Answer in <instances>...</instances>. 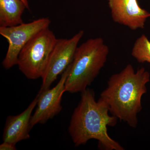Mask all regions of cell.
Segmentation results:
<instances>
[{"mask_svg": "<svg viewBox=\"0 0 150 150\" xmlns=\"http://www.w3.org/2000/svg\"><path fill=\"white\" fill-rule=\"evenodd\" d=\"M83 34V30H80L69 39H58L42 78L43 82L38 93L50 88L59 75L71 64L78 44Z\"/></svg>", "mask_w": 150, "mask_h": 150, "instance_id": "8992f818", "label": "cell"}, {"mask_svg": "<svg viewBox=\"0 0 150 150\" xmlns=\"http://www.w3.org/2000/svg\"><path fill=\"white\" fill-rule=\"evenodd\" d=\"M58 38L49 28L38 33L23 48L17 65L28 79L42 78Z\"/></svg>", "mask_w": 150, "mask_h": 150, "instance_id": "277c9868", "label": "cell"}, {"mask_svg": "<svg viewBox=\"0 0 150 150\" xmlns=\"http://www.w3.org/2000/svg\"><path fill=\"white\" fill-rule=\"evenodd\" d=\"M109 52L101 37L90 38L78 46L65 83L66 92L81 93L87 88L104 67Z\"/></svg>", "mask_w": 150, "mask_h": 150, "instance_id": "3957f363", "label": "cell"}, {"mask_svg": "<svg viewBox=\"0 0 150 150\" xmlns=\"http://www.w3.org/2000/svg\"><path fill=\"white\" fill-rule=\"evenodd\" d=\"M25 4L21 0H0V27H11L23 23L22 16Z\"/></svg>", "mask_w": 150, "mask_h": 150, "instance_id": "30bf717a", "label": "cell"}, {"mask_svg": "<svg viewBox=\"0 0 150 150\" xmlns=\"http://www.w3.org/2000/svg\"><path fill=\"white\" fill-rule=\"evenodd\" d=\"M71 68V64L62 74V76L56 86L41 93H38L37 106L30 120L32 128L38 123H44L62 109L61 105L62 97L66 91L65 83Z\"/></svg>", "mask_w": 150, "mask_h": 150, "instance_id": "52a82bcc", "label": "cell"}, {"mask_svg": "<svg viewBox=\"0 0 150 150\" xmlns=\"http://www.w3.org/2000/svg\"><path fill=\"white\" fill-rule=\"evenodd\" d=\"M114 22L136 30L144 28L150 13L139 5L138 0H107Z\"/></svg>", "mask_w": 150, "mask_h": 150, "instance_id": "ba28073f", "label": "cell"}, {"mask_svg": "<svg viewBox=\"0 0 150 150\" xmlns=\"http://www.w3.org/2000/svg\"><path fill=\"white\" fill-rule=\"evenodd\" d=\"M106 103L100 99L96 101L92 90L81 93L80 101L73 112L69 131L76 146L84 145L91 139L97 140L100 146L107 150H124L108 133V127L114 126L118 118L109 115Z\"/></svg>", "mask_w": 150, "mask_h": 150, "instance_id": "6da1fadb", "label": "cell"}, {"mask_svg": "<svg viewBox=\"0 0 150 150\" xmlns=\"http://www.w3.org/2000/svg\"><path fill=\"white\" fill-rule=\"evenodd\" d=\"M15 145L4 142L0 145V150H16Z\"/></svg>", "mask_w": 150, "mask_h": 150, "instance_id": "7c38bea8", "label": "cell"}, {"mask_svg": "<svg viewBox=\"0 0 150 150\" xmlns=\"http://www.w3.org/2000/svg\"><path fill=\"white\" fill-rule=\"evenodd\" d=\"M38 96L24 111L14 116H8L6 119L4 134L3 142L16 145L17 143L29 139L31 113L37 105Z\"/></svg>", "mask_w": 150, "mask_h": 150, "instance_id": "9c48e42d", "label": "cell"}, {"mask_svg": "<svg viewBox=\"0 0 150 150\" xmlns=\"http://www.w3.org/2000/svg\"><path fill=\"white\" fill-rule=\"evenodd\" d=\"M48 18H42L28 23L11 27H0V34L7 40L8 48L2 62L3 67L9 69L17 65L19 54L23 48L38 33L49 28Z\"/></svg>", "mask_w": 150, "mask_h": 150, "instance_id": "5b68a950", "label": "cell"}, {"mask_svg": "<svg viewBox=\"0 0 150 150\" xmlns=\"http://www.w3.org/2000/svg\"><path fill=\"white\" fill-rule=\"evenodd\" d=\"M21 1H22L24 3V4H25V6H26V8L28 9H29V4H28V0H21Z\"/></svg>", "mask_w": 150, "mask_h": 150, "instance_id": "4fadbf2b", "label": "cell"}, {"mask_svg": "<svg viewBox=\"0 0 150 150\" xmlns=\"http://www.w3.org/2000/svg\"><path fill=\"white\" fill-rule=\"evenodd\" d=\"M131 54L139 63L147 62L150 64V41L144 34L135 41Z\"/></svg>", "mask_w": 150, "mask_h": 150, "instance_id": "8fae6325", "label": "cell"}, {"mask_svg": "<svg viewBox=\"0 0 150 150\" xmlns=\"http://www.w3.org/2000/svg\"><path fill=\"white\" fill-rule=\"evenodd\" d=\"M150 75L144 67L135 71L129 64L120 72L112 75L100 99L108 106L111 115L135 128L137 115L142 110V96L147 92Z\"/></svg>", "mask_w": 150, "mask_h": 150, "instance_id": "7a4b0ae2", "label": "cell"}]
</instances>
